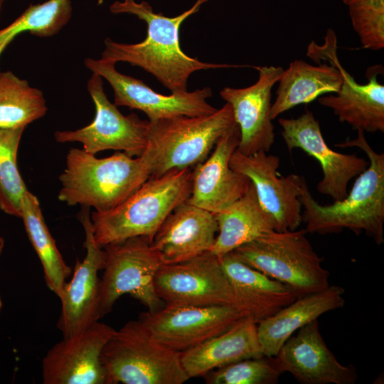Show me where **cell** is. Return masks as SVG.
<instances>
[{
	"label": "cell",
	"instance_id": "cell-1",
	"mask_svg": "<svg viewBox=\"0 0 384 384\" xmlns=\"http://www.w3.org/2000/svg\"><path fill=\"white\" fill-rule=\"evenodd\" d=\"M208 0H196L188 10L175 17L154 13L144 1H116L110 6L113 14L137 16L147 25L145 39L137 43H117L107 38L101 59L116 63L127 62L153 75L171 93L187 92L190 75L198 70L237 67L233 65L206 63L186 55L181 49L179 30L182 23L198 12Z\"/></svg>",
	"mask_w": 384,
	"mask_h": 384
},
{
	"label": "cell",
	"instance_id": "cell-2",
	"mask_svg": "<svg viewBox=\"0 0 384 384\" xmlns=\"http://www.w3.org/2000/svg\"><path fill=\"white\" fill-rule=\"evenodd\" d=\"M357 131L356 139L336 146L361 149L369 160L368 167L358 175L347 196L330 205L319 204L311 196L304 177L300 176L302 220L307 233L324 235L347 228L356 234L365 232L380 245L384 242V154L375 151L364 132Z\"/></svg>",
	"mask_w": 384,
	"mask_h": 384
},
{
	"label": "cell",
	"instance_id": "cell-3",
	"mask_svg": "<svg viewBox=\"0 0 384 384\" xmlns=\"http://www.w3.org/2000/svg\"><path fill=\"white\" fill-rule=\"evenodd\" d=\"M142 156L117 151L97 158L83 149L73 148L59 176L58 198L67 205L93 208L104 212L120 205L150 177Z\"/></svg>",
	"mask_w": 384,
	"mask_h": 384
},
{
	"label": "cell",
	"instance_id": "cell-4",
	"mask_svg": "<svg viewBox=\"0 0 384 384\" xmlns=\"http://www.w3.org/2000/svg\"><path fill=\"white\" fill-rule=\"evenodd\" d=\"M191 185V168L149 177L118 206L90 214L95 242L104 247L137 236L146 237L151 241L170 213L188 200Z\"/></svg>",
	"mask_w": 384,
	"mask_h": 384
},
{
	"label": "cell",
	"instance_id": "cell-5",
	"mask_svg": "<svg viewBox=\"0 0 384 384\" xmlns=\"http://www.w3.org/2000/svg\"><path fill=\"white\" fill-rule=\"evenodd\" d=\"M149 122L147 144L141 156L151 176L174 169H193L209 156L218 141L236 124L228 102L210 114L180 115Z\"/></svg>",
	"mask_w": 384,
	"mask_h": 384
},
{
	"label": "cell",
	"instance_id": "cell-6",
	"mask_svg": "<svg viewBox=\"0 0 384 384\" xmlns=\"http://www.w3.org/2000/svg\"><path fill=\"white\" fill-rule=\"evenodd\" d=\"M305 229L272 230L232 252L247 265L291 287L298 297L329 287L330 273Z\"/></svg>",
	"mask_w": 384,
	"mask_h": 384
},
{
	"label": "cell",
	"instance_id": "cell-7",
	"mask_svg": "<svg viewBox=\"0 0 384 384\" xmlns=\"http://www.w3.org/2000/svg\"><path fill=\"white\" fill-rule=\"evenodd\" d=\"M101 361L107 384H182L190 379L180 352L153 339L139 319L114 331Z\"/></svg>",
	"mask_w": 384,
	"mask_h": 384
},
{
	"label": "cell",
	"instance_id": "cell-8",
	"mask_svg": "<svg viewBox=\"0 0 384 384\" xmlns=\"http://www.w3.org/2000/svg\"><path fill=\"white\" fill-rule=\"evenodd\" d=\"M106 260L100 278L99 315L111 311L117 300L129 294L155 311L165 306L155 289V277L163 265L144 236L128 238L103 247Z\"/></svg>",
	"mask_w": 384,
	"mask_h": 384
},
{
	"label": "cell",
	"instance_id": "cell-9",
	"mask_svg": "<svg viewBox=\"0 0 384 384\" xmlns=\"http://www.w3.org/2000/svg\"><path fill=\"white\" fill-rule=\"evenodd\" d=\"M155 289L165 305H223L240 310L220 259L210 251L162 265L155 277Z\"/></svg>",
	"mask_w": 384,
	"mask_h": 384
},
{
	"label": "cell",
	"instance_id": "cell-10",
	"mask_svg": "<svg viewBox=\"0 0 384 384\" xmlns=\"http://www.w3.org/2000/svg\"><path fill=\"white\" fill-rule=\"evenodd\" d=\"M87 90L95 107L93 121L76 130L55 132V140L60 143L79 142L85 151L92 154L112 149L140 156L147 144L149 120H142L134 113L122 114L108 100L102 77L96 73H92L89 79Z\"/></svg>",
	"mask_w": 384,
	"mask_h": 384
},
{
	"label": "cell",
	"instance_id": "cell-11",
	"mask_svg": "<svg viewBox=\"0 0 384 384\" xmlns=\"http://www.w3.org/2000/svg\"><path fill=\"white\" fill-rule=\"evenodd\" d=\"M242 317L230 306L165 305L142 314L139 319L153 339L181 352L223 333Z\"/></svg>",
	"mask_w": 384,
	"mask_h": 384
},
{
	"label": "cell",
	"instance_id": "cell-12",
	"mask_svg": "<svg viewBox=\"0 0 384 384\" xmlns=\"http://www.w3.org/2000/svg\"><path fill=\"white\" fill-rule=\"evenodd\" d=\"M85 65L108 81L114 91L116 106L139 110L148 117L149 122L180 115H207L217 110L206 100L213 95L209 87L165 95L155 92L141 80L120 73L114 63L88 58L85 60Z\"/></svg>",
	"mask_w": 384,
	"mask_h": 384
},
{
	"label": "cell",
	"instance_id": "cell-13",
	"mask_svg": "<svg viewBox=\"0 0 384 384\" xmlns=\"http://www.w3.org/2000/svg\"><path fill=\"white\" fill-rule=\"evenodd\" d=\"M78 218L85 232L86 255L82 260L77 259L72 277L58 297L61 311L57 327L63 338L78 334L100 319L98 272L104 269L106 252L94 238L90 208L82 207Z\"/></svg>",
	"mask_w": 384,
	"mask_h": 384
},
{
	"label": "cell",
	"instance_id": "cell-14",
	"mask_svg": "<svg viewBox=\"0 0 384 384\" xmlns=\"http://www.w3.org/2000/svg\"><path fill=\"white\" fill-rule=\"evenodd\" d=\"M279 163L277 156L264 151L245 155L235 149L230 159V167L246 176L252 183L261 206L274 221V230H294L303 221L300 176L278 177Z\"/></svg>",
	"mask_w": 384,
	"mask_h": 384
},
{
	"label": "cell",
	"instance_id": "cell-15",
	"mask_svg": "<svg viewBox=\"0 0 384 384\" xmlns=\"http://www.w3.org/2000/svg\"><path fill=\"white\" fill-rule=\"evenodd\" d=\"M114 331L98 321L78 334L63 338L42 360V383L107 384L101 353Z\"/></svg>",
	"mask_w": 384,
	"mask_h": 384
},
{
	"label": "cell",
	"instance_id": "cell-16",
	"mask_svg": "<svg viewBox=\"0 0 384 384\" xmlns=\"http://www.w3.org/2000/svg\"><path fill=\"white\" fill-rule=\"evenodd\" d=\"M278 122L288 150L301 149L320 164L323 177L316 186L318 192L334 201L343 199L350 181L365 171L368 162L354 154L331 149L323 137L319 122L309 110L297 118H280Z\"/></svg>",
	"mask_w": 384,
	"mask_h": 384
},
{
	"label": "cell",
	"instance_id": "cell-17",
	"mask_svg": "<svg viewBox=\"0 0 384 384\" xmlns=\"http://www.w3.org/2000/svg\"><path fill=\"white\" fill-rule=\"evenodd\" d=\"M258 80L243 88L224 87L220 97L232 107L240 129L237 150L245 155L269 151L274 142V127L270 117L272 89L283 71L282 67H257Z\"/></svg>",
	"mask_w": 384,
	"mask_h": 384
},
{
	"label": "cell",
	"instance_id": "cell-18",
	"mask_svg": "<svg viewBox=\"0 0 384 384\" xmlns=\"http://www.w3.org/2000/svg\"><path fill=\"white\" fill-rule=\"evenodd\" d=\"M274 357L282 373L302 384H354L358 378L355 368L341 364L328 348L317 319L290 336Z\"/></svg>",
	"mask_w": 384,
	"mask_h": 384
},
{
	"label": "cell",
	"instance_id": "cell-19",
	"mask_svg": "<svg viewBox=\"0 0 384 384\" xmlns=\"http://www.w3.org/2000/svg\"><path fill=\"white\" fill-rule=\"evenodd\" d=\"M324 46L314 42L308 54L326 58L330 64L313 65L302 60H295L283 70L277 82L274 102L272 104L270 117L273 120L283 112L301 104L311 102L328 93H336L343 82V67L335 51V37L328 33Z\"/></svg>",
	"mask_w": 384,
	"mask_h": 384
},
{
	"label": "cell",
	"instance_id": "cell-20",
	"mask_svg": "<svg viewBox=\"0 0 384 384\" xmlns=\"http://www.w3.org/2000/svg\"><path fill=\"white\" fill-rule=\"evenodd\" d=\"M239 141L236 124L218 141L209 156L192 169L191 192L187 200L190 203L215 214L245 194L251 181L230 166Z\"/></svg>",
	"mask_w": 384,
	"mask_h": 384
},
{
	"label": "cell",
	"instance_id": "cell-21",
	"mask_svg": "<svg viewBox=\"0 0 384 384\" xmlns=\"http://www.w3.org/2000/svg\"><path fill=\"white\" fill-rule=\"evenodd\" d=\"M218 230L213 213L186 201L166 217L151 246L163 265L177 263L210 251Z\"/></svg>",
	"mask_w": 384,
	"mask_h": 384
},
{
	"label": "cell",
	"instance_id": "cell-22",
	"mask_svg": "<svg viewBox=\"0 0 384 384\" xmlns=\"http://www.w3.org/2000/svg\"><path fill=\"white\" fill-rule=\"evenodd\" d=\"M220 262L241 314L257 324L298 297L291 287L247 265L232 252L222 257Z\"/></svg>",
	"mask_w": 384,
	"mask_h": 384
},
{
	"label": "cell",
	"instance_id": "cell-23",
	"mask_svg": "<svg viewBox=\"0 0 384 384\" xmlns=\"http://www.w3.org/2000/svg\"><path fill=\"white\" fill-rule=\"evenodd\" d=\"M263 356L257 323L247 317L240 318L223 333L180 352L182 366L189 378L204 376L238 361Z\"/></svg>",
	"mask_w": 384,
	"mask_h": 384
},
{
	"label": "cell",
	"instance_id": "cell-24",
	"mask_svg": "<svg viewBox=\"0 0 384 384\" xmlns=\"http://www.w3.org/2000/svg\"><path fill=\"white\" fill-rule=\"evenodd\" d=\"M344 289L329 285L326 289L297 297L272 316L257 324L263 354L275 356L285 341L299 329L322 314L343 307Z\"/></svg>",
	"mask_w": 384,
	"mask_h": 384
},
{
	"label": "cell",
	"instance_id": "cell-25",
	"mask_svg": "<svg viewBox=\"0 0 384 384\" xmlns=\"http://www.w3.org/2000/svg\"><path fill=\"white\" fill-rule=\"evenodd\" d=\"M343 82L336 95L319 97V102L330 108L341 122L367 132H384V85L377 72L369 74L366 84H358L343 68Z\"/></svg>",
	"mask_w": 384,
	"mask_h": 384
},
{
	"label": "cell",
	"instance_id": "cell-26",
	"mask_svg": "<svg viewBox=\"0 0 384 384\" xmlns=\"http://www.w3.org/2000/svg\"><path fill=\"white\" fill-rule=\"evenodd\" d=\"M214 215L218 230L210 252L220 259L237 247L274 230V221L261 206L252 183L243 196Z\"/></svg>",
	"mask_w": 384,
	"mask_h": 384
},
{
	"label": "cell",
	"instance_id": "cell-27",
	"mask_svg": "<svg viewBox=\"0 0 384 384\" xmlns=\"http://www.w3.org/2000/svg\"><path fill=\"white\" fill-rule=\"evenodd\" d=\"M20 218L41 263L46 285L59 297L73 270L56 246L46 223L38 198L28 190L23 198Z\"/></svg>",
	"mask_w": 384,
	"mask_h": 384
},
{
	"label": "cell",
	"instance_id": "cell-28",
	"mask_svg": "<svg viewBox=\"0 0 384 384\" xmlns=\"http://www.w3.org/2000/svg\"><path fill=\"white\" fill-rule=\"evenodd\" d=\"M47 110L40 90L11 71L0 72V128H26Z\"/></svg>",
	"mask_w": 384,
	"mask_h": 384
},
{
	"label": "cell",
	"instance_id": "cell-29",
	"mask_svg": "<svg viewBox=\"0 0 384 384\" xmlns=\"http://www.w3.org/2000/svg\"><path fill=\"white\" fill-rule=\"evenodd\" d=\"M71 16L70 0L31 4L11 24L0 30V56L18 34L28 31L39 37L53 36L67 24Z\"/></svg>",
	"mask_w": 384,
	"mask_h": 384
},
{
	"label": "cell",
	"instance_id": "cell-30",
	"mask_svg": "<svg viewBox=\"0 0 384 384\" xmlns=\"http://www.w3.org/2000/svg\"><path fill=\"white\" fill-rule=\"evenodd\" d=\"M25 129L0 128V210L18 218L28 191L17 165L18 150Z\"/></svg>",
	"mask_w": 384,
	"mask_h": 384
},
{
	"label": "cell",
	"instance_id": "cell-31",
	"mask_svg": "<svg viewBox=\"0 0 384 384\" xmlns=\"http://www.w3.org/2000/svg\"><path fill=\"white\" fill-rule=\"evenodd\" d=\"M274 356L246 358L210 371L208 384H276L282 374Z\"/></svg>",
	"mask_w": 384,
	"mask_h": 384
},
{
	"label": "cell",
	"instance_id": "cell-32",
	"mask_svg": "<svg viewBox=\"0 0 384 384\" xmlns=\"http://www.w3.org/2000/svg\"><path fill=\"white\" fill-rule=\"evenodd\" d=\"M348 7L351 21L384 18V0H342Z\"/></svg>",
	"mask_w": 384,
	"mask_h": 384
},
{
	"label": "cell",
	"instance_id": "cell-33",
	"mask_svg": "<svg viewBox=\"0 0 384 384\" xmlns=\"http://www.w3.org/2000/svg\"><path fill=\"white\" fill-rule=\"evenodd\" d=\"M4 245H5V241H4V238L0 237V256L1 255V254L3 252ZM2 308H3V300H2V298H1V295L0 294V310Z\"/></svg>",
	"mask_w": 384,
	"mask_h": 384
},
{
	"label": "cell",
	"instance_id": "cell-34",
	"mask_svg": "<svg viewBox=\"0 0 384 384\" xmlns=\"http://www.w3.org/2000/svg\"><path fill=\"white\" fill-rule=\"evenodd\" d=\"M0 1H2V0H0Z\"/></svg>",
	"mask_w": 384,
	"mask_h": 384
}]
</instances>
